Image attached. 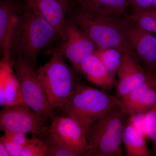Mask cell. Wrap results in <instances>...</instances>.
<instances>
[{
    "label": "cell",
    "instance_id": "6da1fadb",
    "mask_svg": "<svg viewBox=\"0 0 156 156\" xmlns=\"http://www.w3.org/2000/svg\"><path fill=\"white\" fill-rule=\"evenodd\" d=\"M56 39L60 40L58 33L42 17L32 0H25L13 28L11 53L21 54L34 68L40 52Z\"/></svg>",
    "mask_w": 156,
    "mask_h": 156
},
{
    "label": "cell",
    "instance_id": "7a4b0ae2",
    "mask_svg": "<svg viewBox=\"0 0 156 156\" xmlns=\"http://www.w3.org/2000/svg\"><path fill=\"white\" fill-rule=\"evenodd\" d=\"M119 99L104 90L79 83L59 110L64 115L76 121L87 133L92 125L118 105Z\"/></svg>",
    "mask_w": 156,
    "mask_h": 156
},
{
    "label": "cell",
    "instance_id": "3957f363",
    "mask_svg": "<svg viewBox=\"0 0 156 156\" xmlns=\"http://www.w3.org/2000/svg\"><path fill=\"white\" fill-rule=\"evenodd\" d=\"M130 115L117 105L87 132L89 149L86 156H120L123 132Z\"/></svg>",
    "mask_w": 156,
    "mask_h": 156
},
{
    "label": "cell",
    "instance_id": "277c9868",
    "mask_svg": "<svg viewBox=\"0 0 156 156\" xmlns=\"http://www.w3.org/2000/svg\"><path fill=\"white\" fill-rule=\"evenodd\" d=\"M63 57L52 53L50 60L37 72L42 89L54 110L64 106L79 84L74 72Z\"/></svg>",
    "mask_w": 156,
    "mask_h": 156
},
{
    "label": "cell",
    "instance_id": "5b68a950",
    "mask_svg": "<svg viewBox=\"0 0 156 156\" xmlns=\"http://www.w3.org/2000/svg\"><path fill=\"white\" fill-rule=\"evenodd\" d=\"M74 21L98 48H115L123 53L131 51L125 36L124 20L118 19L117 16L79 10L74 14Z\"/></svg>",
    "mask_w": 156,
    "mask_h": 156
},
{
    "label": "cell",
    "instance_id": "8992f818",
    "mask_svg": "<svg viewBox=\"0 0 156 156\" xmlns=\"http://www.w3.org/2000/svg\"><path fill=\"white\" fill-rule=\"evenodd\" d=\"M14 56L13 67L25 104L37 114L53 120L58 115L50 106L34 67L21 54Z\"/></svg>",
    "mask_w": 156,
    "mask_h": 156
},
{
    "label": "cell",
    "instance_id": "52a82bcc",
    "mask_svg": "<svg viewBox=\"0 0 156 156\" xmlns=\"http://www.w3.org/2000/svg\"><path fill=\"white\" fill-rule=\"evenodd\" d=\"M48 120L26 104L4 108L0 114V128L4 131L22 132L43 137L48 133Z\"/></svg>",
    "mask_w": 156,
    "mask_h": 156
},
{
    "label": "cell",
    "instance_id": "ba28073f",
    "mask_svg": "<svg viewBox=\"0 0 156 156\" xmlns=\"http://www.w3.org/2000/svg\"><path fill=\"white\" fill-rule=\"evenodd\" d=\"M48 132L59 145L85 156L89 149L87 132L76 121L69 117L57 116L53 119Z\"/></svg>",
    "mask_w": 156,
    "mask_h": 156
},
{
    "label": "cell",
    "instance_id": "9c48e42d",
    "mask_svg": "<svg viewBox=\"0 0 156 156\" xmlns=\"http://www.w3.org/2000/svg\"><path fill=\"white\" fill-rule=\"evenodd\" d=\"M65 32L66 38L52 53L66 57L78 71L81 63L96 50L95 45L74 21L66 20Z\"/></svg>",
    "mask_w": 156,
    "mask_h": 156
},
{
    "label": "cell",
    "instance_id": "30bf717a",
    "mask_svg": "<svg viewBox=\"0 0 156 156\" xmlns=\"http://www.w3.org/2000/svg\"><path fill=\"white\" fill-rule=\"evenodd\" d=\"M117 75L116 96L120 98L144 84L156 74L155 71L143 67L131 51H126L123 52Z\"/></svg>",
    "mask_w": 156,
    "mask_h": 156
},
{
    "label": "cell",
    "instance_id": "8fae6325",
    "mask_svg": "<svg viewBox=\"0 0 156 156\" xmlns=\"http://www.w3.org/2000/svg\"><path fill=\"white\" fill-rule=\"evenodd\" d=\"M126 41L132 53L139 58L145 67L156 69V37L131 21L124 20Z\"/></svg>",
    "mask_w": 156,
    "mask_h": 156
},
{
    "label": "cell",
    "instance_id": "7c38bea8",
    "mask_svg": "<svg viewBox=\"0 0 156 156\" xmlns=\"http://www.w3.org/2000/svg\"><path fill=\"white\" fill-rule=\"evenodd\" d=\"M156 105V75L119 99L118 106L131 115L146 113Z\"/></svg>",
    "mask_w": 156,
    "mask_h": 156
},
{
    "label": "cell",
    "instance_id": "4fadbf2b",
    "mask_svg": "<svg viewBox=\"0 0 156 156\" xmlns=\"http://www.w3.org/2000/svg\"><path fill=\"white\" fill-rule=\"evenodd\" d=\"M39 13L58 33L61 41L65 40L66 14L72 0H32Z\"/></svg>",
    "mask_w": 156,
    "mask_h": 156
},
{
    "label": "cell",
    "instance_id": "5bb4252c",
    "mask_svg": "<svg viewBox=\"0 0 156 156\" xmlns=\"http://www.w3.org/2000/svg\"><path fill=\"white\" fill-rule=\"evenodd\" d=\"M13 66V62L1 61L0 104L4 108L25 104L19 81L12 70Z\"/></svg>",
    "mask_w": 156,
    "mask_h": 156
},
{
    "label": "cell",
    "instance_id": "9a60e30c",
    "mask_svg": "<svg viewBox=\"0 0 156 156\" xmlns=\"http://www.w3.org/2000/svg\"><path fill=\"white\" fill-rule=\"evenodd\" d=\"M81 72L88 81L104 89L115 87L116 80L109 73L99 57L93 52L80 65Z\"/></svg>",
    "mask_w": 156,
    "mask_h": 156
},
{
    "label": "cell",
    "instance_id": "2e32d148",
    "mask_svg": "<svg viewBox=\"0 0 156 156\" xmlns=\"http://www.w3.org/2000/svg\"><path fill=\"white\" fill-rule=\"evenodd\" d=\"M16 0H1L0 2V44L4 48L11 43L13 28L17 15L24 5Z\"/></svg>",
    "mask_w": 156,
    "mask_h": 156
},
{
    "label": "cell",
    "instance_id": "e0dca14e",
    "mask_svg": "<svg viewBox=\"0 0 156 156\" xmlns=\"http://www.w3.org/2000/svg\"><path fill=\"white\" fill-rule=\"evenodd\" d=\"M80 11L105 16H117L130 5L131 0H75Z\"/></svg>",
    "mask_w": 156,
    "mask_h": 156
},
{
    "label": "cell",
    "instance_id": "ac0fdd59",
    "mask_svg": "<svg viewBox=\"0 0 156 156\" xmlns=\"http://www.w3.org/2000/svg\"><path fill=\"white\" fill-rule=\"evenodd\" d=\"M146 137L128 123L123 132L122 142L126 156H150Z\"/></svg>",
    "mask_w": 156,
    "mask_h": 156
},
{
    "label": "cell",
    "instance_id": "d6986e66",
    "mask_svg": "<svg viewBox=\"0 0 156 156\" xmlns=\"http://www.w3.org/2000/svg\"><path fill=\"white\" fill-rule=\"evenodd\" d=\"M94 53L100 58L110 75L115 79V76L122 63L123 52L115 48H98Z\"/></svg>",
    "mask_w": 156,
    "mask_h": 156
},
{
    "label": "cell",
    "instance_id": "ffe728a7",
    "mask_svg": "<svg viewBox=\"0 0 156 156\" xmlns=\"http://www.w3.org/2000/svg\"><path fill=\"white\" fill-rule=\"evenodd\" d=\"M4 132V135L0 138V141L5 146L11 156H20L28 140L27 134L9 131Z\"/></svg>",
    "mask_w": 156,
    "mask_h": 156
},
{
    "label": "cell",
    "instance_id": "44dd1931",
    "mask_svg": "<svg viewBox=\"0 0 156 156\" xmlns=\"http://www.w3.org/2000/svg\"><path fill=\"white\" fill-rule=\"evenodd\" d=\"M130 19L140 28L148 32H154L156 28V8L133 13Z\"/></svg>",
    "mask_w": 156,
    "mask_h": 156
},
{
    "label": "cell",
    "instance_id": "7402d4cb",
    "mask_svg": "<svg viewBox=\"0 0 156 156\" xmlns=\"http://www.w3.org/2000/svg\"><path fill=\"white\" fill-rule=\"evenodd\" d=\"M48 152V146L45 140L41 137L33 136L28 139L20 156H46Z\"/></svg>",
    "mask_w": 156,
    "mask_h": 156
},
{
    "label": "cell",
    "instance_id": "603a6c76",
    "mask_svg": "<svg viewBox=\"0 0 156 156\" xmlns=\"http://www.w3.org/2000/svg\"><path fill=\"white\" fill-rule=\"evenodd\" d=\"M147 136L152 144L153 153L156 156V105L146 113Z\"/></svg>",
    "mask_w": 156,
    "mask_h": 156
},
{
    "label": "cell",
    "instance_id": "cb8c5ba5",
    "mask_svg": "<svg viewBox=\"0 0 156 156\" xmlns=\"http://www.w3.org/2000/svg\"><path fill=\"white\" fill-rule=\"evenodd\" d=\"M45 140L48 147L47 156H78V154L66 148L59 145L50 137L48 132L41 137Z\"/></svg>",
    "mask_w": 156,
    "mask_h": 156
},
{
    "label": "cell",
    "instance_id": "d4e9b609",
    "mask_svg": "<svg viewBox=\"0 0 156 156\" xmlns=\"http://www.w3.org/2000/svg\"><path fill=\"white\" fill-rule=\"evenodd\" d=\"M146 113H140L130 115L128 123L146 137L147 135L146 125Z\"/></svg>",
    "mask_w": 156,
    "mask_h": 156
},
{
    "label": "cell",
    "instance_id": "484cf974",
    "mask_svg": "<svg viewBox=\"0 0 156 156\" xmlns=\"http://www.w3.org/2000/svg\"><path fill=\"white\" fill-rule=\"evenodd\" d=\"M130 5L133 13H137L156 8L154 0H131Z\"/></svg>",
    "mask_w": 156,
    "mask_h": 156
},
{
    "label": "cell",
    "instance_id": "4316f807",
    "mask_svg": "<svg viewBox=\"0 0 156 156\" xmlns=\"http://www.w3.org/2000/svg\"><path fill=\"white\" fill-rule=\"evenodd\" d=\"M0 156H11L5 146L1 141H0Z\"/></svg>",
    "mask_w": 156,
    "mask_h": 156
},
{
    "label": "cell",
    "instance_id": "83f0119b",
    "mask_svg": "<svg viewBox=\"0 0 156 156\" xmlns=\"http://www.w3.org/2000/svg\"><path fill=\"white\" fill-rule=\"evenodd\" d=\"M154 3L155 6L156 7V0H154Z\"/></svg>",
    "mask_w": 156,
    "mask_h": 156
}]
</instances>
